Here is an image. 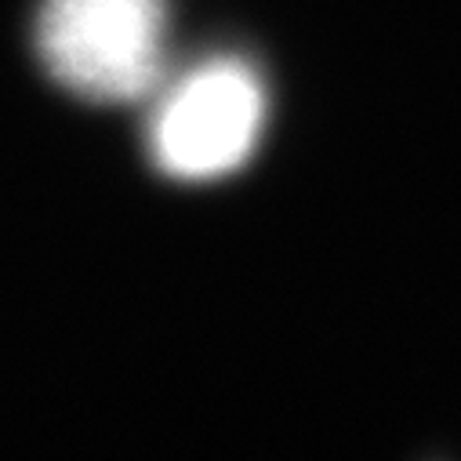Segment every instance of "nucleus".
I'll return each mask as SVG.
<instances>
[{"label": "nucleus", "mask_w": 461, "mask_h": 461, "mask_svg": "<svg viewBox=\"0 0 461 461\" xmlns=\"http://www.w3.org/2000/svg\"><path fill=\"white\" fill-rule=\"evenodd\" d=\"M266 131V84L244 59L221 55L193 66L160 98L149 149L164 175L211 182L237 171Z\"/></svg>", "instance_id": "2"}, {"label": "nucleus", "mask_w": 461, "mask_h": 461, "mask_svg": "<svg viewBox=\"0 0 461 461\" xmlns=\"http://www.w3.org/2000/svg\"><path fill=\"white\" fill-rule=\"evenodd\" d=\"M167 0H44V69L87 102H135L160 84Z\"/></svg>", "instance_id": "1"}]
</instances>
